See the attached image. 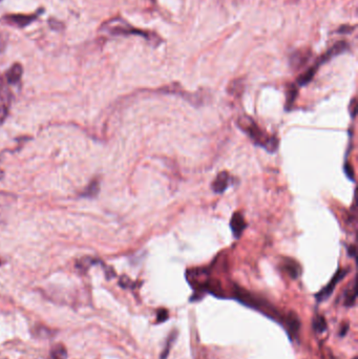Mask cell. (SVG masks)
Returning <instances> with one entry per match:
<instances>
[{
  "mask_svg": "<svg viewBox=\"0 0 358 359\" xmlns=\"http://www.w3.org/2000/svg\"><path fill=\"white\" fill-rule=\"evenodd\" d=\"M101 31L111 35H123V36H127V35H138V36L144 37L145 39H147L148 42H150L154 47H158L161 42V39L158 35L133 28V26H131L124 19L120 18V17H117V18H114L104 22L101 25Z\"/></svg>",
  "mask_w": 358,
  "mask_h": 359,
  "instance_id": "6da1fadb",
  "label": "cell"
},
{
  "mask_svg": "<svg viewBox=\"0 0 358 359\" xmlns=\"http://www.w3.org/2000/svg\"><path fill=\"white\" fill-rule=\"evenodd\" d=\"M239 128L252 140V141L261 147H264L269 153H274L279 146V141L274 137H269L263 130H261L254 121L247 116L240 117L238 121Z\"/></svg>",
  "mask_w": 358,
  "mask_h": 359,
  "instance_id": "7a4b0ae2",
  "label": "cell"
},
{
  "mask_svg": "<svg viewBox=\"0 0 358 359\" xmlns=\"http://www.w3.org/2000/svg\"><path fill=\"white\" fill-rule=\"evenodd\" d=\"M235 293H236V299L239 303L247 306V307H250L256 311L262 312L265 315H267V316H269L275 320H279V318L281 317L279 312H277L270 304H268L264 300L258 299V297L252 295L250 292L245 291L244 289L237 288Z\"/></svg>",
  "mask_w": 358,
  "mask_h": 359,
  "instance_id": "3957f363",
  "label": "cell"
},
{
  "mask_svg": "<svg viewBox=\"0 0 358 359\" xmlns=\"http://www.w3.org/2000/svg\"><path fill=\"white\" fill-rule=\"evenodd\" d=\"M41 12H43V10H39L37 13L31 15H24V14L5 15L3 17V20L6 21L8 24L17 26V28H25V26L30 25L33 21L37 19Z\"/></svg>",
  "mask_w": 358,
  "mask_h": 359,
  "instance_id": "277c9868",
  "label": "cell"
},
{
  "mask_svg": "<svg viewBox=\"0 0 358 359\" xmlns=\"http://www.w3.org/2000/svg\"><path fill=\"white\" fill-rule=\"evenodd\" d=\"M348 272V270H339L336 272V274L333 276V278L331 279V282L323 289V290H320L317 294H316V300L318 303H321L326 301L327 299H329V297L331 296V294L333 293L334 289L336 287V285L339 283V281H342V279L346 276Z\"/></svg>",
  "mask_w": 358,
  "mask_h": 359,
  "instance_id": "5b68a950",
  "label": "cell"
},
{
  "mask_svg": "<svg viewBox=\"0 0 358 359\" xmlns=\"http://www.w3.org/2000/svg\"><path fill=\"white\" fill-rule=\"evenodd\" d=\"M349 49H350V46H349V43L347 41H345V40L337 41L332 48H330L328 50L326 54H324L323 56L318 58L316 64L318 66H320L321 64L327 62V61H329L330 59H332L338 55H342V54H344V52L348 51Z\"/></svg>",
  "mask_w": 358,
  "mask_h": 359,
  "instance_id": "8992f818",
  "label": "cell"
},
{
  "mask_svg": "<svg viewBox=\"0 0 358 359\" xmlns=\"http://www.w3.org/2000/svg\"><path fill=\"white\" fill-rule=\"evenodd\" d=\"M231 183V177L230 174L227 171H222L220 172L217 178L214 179V181L211 184V188L212 190L216 192V194H224V191H226L227 188L229 187Z\"/></svg>",
  "mask_w": 358,
  "mask_h": 359,
  "instance_id": "52a82bcc",
  "label": "cell"
},
{
  "mask_svg": "<svg viewBox=\"0 0 358 359\" xmlns=\"http://www.w3.org/2000/svg\"><path fill=\"white\" fill-rule=\"evenodd\" d=\"M284 320H285V326H286V329H287V331H288V333L292 337H298L299 329H300V320L298 316V314L294 312H289L287 315H286Z\"/></svg>",
  "mask_w": 358,
  "mask_h": 359,
  "instance_id": "ba28073f",
  "label": "cell"
},
{
  "mask_svg": "<svg viewBox=\"0 0 358 359\" xmlns=\"http://www.w3.org/2000/svg\"><path fill=\"white\" fill-rule=\"evenodd\" d=\"M246 227H247V224H246V221H245L243 214L239 212H236L234 215H232L231 222H230V228H231V231H232V233H234L236 239L239 238Z\"/></svg>",
  "mask_w": 358,
  "mask_h": 359,
  "instance_id": "9c48e42d",
  "label": "cell"
},
{
  "mask_svg": "<svg viewBox=\"0 0 358 359\" xmlns=\"http://www.w3.org/2000/svg\"><path fill=\"white\" fill-rule=\"evenodd\" d=\"M310 56H311L310 50H298L297 51H294L291 55L290 63L295 68L301 67L302 65H305L307 63Z\"/></svg>",
  "mask_w": 358,
  "mask_h": 359,
  "instance_id": "30bf717a",
  "label": "cell"
},
{
  "mask_svg": "<svg viewBox=\"0 0 358 359\" xmlns=\"http://www.w3.org/2000/svg\"><path fill=\"white\" fill-rule=\"evenodd\" d=\"M23 74V68L20 63H15L5 74L6 81L8 84H16L20 81Z\"/></svg>",
  "mask_w": 358,
  "mask_h": 359,
  "instance_id": "8fae6325",
  "label": "cell"
},
{
  "mask_svg": "<svg viewBox=\"0 0 358 359\" xmlns=\"http://www.w3.org/2000/svg\"><path fill=\"white\" fill-rule=\"evenodd\" d=\"M284 270L289 274L292 278H298L300 274V267L297 261L293 259H286L284 262Z\"/></svg>",
  "mask_w": 358,
  "mask_h": 359,
  "instance_id": "7c38bea8",
  "label": "cell"
},
{
  "mask_svg": "<svg viewBox=\"0 0 358 359\" xmlns=\"http://www.w3.org/2000/svg\"><path fill=\"white\" fill-rule=\"evenodd\" d=\"M318 67H319V66L315 63L314 65H312L310 68H308L305 73L301 74V75L298 78V84L299 86H305V85H307V84H308V83L312 80L313 77L315 76V74H316V72H317Z\"/></svg>",
  "mask_w": 358,
  "mask_h": 359,
  "instance_id": "4fadbf2b",
  "label": "cell"
},
{
  "mask_svg": "<svg viewBox=\"0 0 358 359\" xmlns=\"http://www.w3.org/2000/svg\"><path fill=\"white\" fill-rule=\"evenodd\" d=\"M99 192H100V183L98 181H96V180H94L85 188L83 194H81V197L93 199V198H96L98 195H99Z\"/></svg>",
  "mask_w": 358,
  "mask_h": 359,
  "instance_id": "5bb4252c",
  "label": "cell"
},
{
  "mask_svg": "<svg viewBox=\"0 0 358 359\" xmlns=\"http://www.w3.org/2000/svg\"><path fill=\"white\" fill-rule=\"evenodd\" d=\"M96 262H98V260H96L95 258L86 256V257H83L81 259H79L76 262V268L80 271V272L85 273L86 271L89 269V267H91L92 265H95Z\"/></svg>",
  "mask_w": 358,
  "mask_h": 359,
  "instance_id": "9a60e30c",
  "label": "cell"
},
{
  "mask_svg": "<svg viewBox=\"0 0 358 359\" xmlns=\"http://www.w3.org/2000/svg\"><path fill=\"white\" fill-rule=\"evenodd\" d=\"M356 297H357V289H356V282L354 279L352 289L348 290L345 294V305L347 306V307H352V306L355 305Z\"/></svg>",
  "mask_w": 358,
  "mask_h": 359,
  "instance_id": "2e32d148",
  "label": "cell"
},
{
  "mask_svg": "<svg viewBox=\"0 0 358 359\" xmlns=\"http://www.w3.org/2000/svg\"><path fill=\"white\" fill-rule=\"evenodd\" d=\"M312 326L317 333H324V332L327 330V321L324 316H321V315H316L314 319H313Z\"/></svg>",
  "mask_w": 358,
  "mask_h": 359,
  "instance_id": "e0dca14e",
  "label": "cell"
},
{
  "mask_svg": "<svg viewBox=\"0 0 358 359\" xmlns=\"http://www.w3.org/2000/svg\"><path fill=\"white\" fill-rule=\"evenodd\" d=\"M51 357L52 359H66L67 358L66 349L62 345L55 346L51 350Z\"/></svg>",
  "mask_w": 358,
  "mask_h": 359,
  "instance_id": "ac0fdd59",
  "label": "cell"
},
{
  "mask_svg": "<svg viewBox=\"0 0 358 359\" xmlns=\"http://www.w3.org/2000/svg\"><path fill=\"white\" fill-rule=\"evenodd\" d=\"M176 338H177V332H173V333L171 334V336L168 337V339L166 341V347L164 348V350L162 351V354H161V359H167L169 351H171L172 345L174 344V341H175Z\"/></svg>",
  "mask_w": 358,
  "mask_h": 359,
  "instance_id": "d6986e66",
  "label": "cell"
},
{
  "mask_svg": "<svg viewBox=\"0 0 358 359\" xmlns=\"http://www.w3.org/2000/svg\"><path fill=\"white\" fill-rule=\"evenodd\" d=\"M0 100L2 102H10L11 100V92L8 91L2 80H0Z\"/></svg>",
  "mask_w": 358,
  "mask_h": 359,
  "instance_id": "ffe728a7",
  "label": "cell"
},
{
  "mask_svg": "<svg viewBox=\"0 0 358 359\" xmlns=\"http://www.w3.org/2000/svg\"><path fill=\"white\" fill-rule=\"evenodd\" d=\"M298 97V87L295 85L289 86L287 91V106H291Z\"/></svg>",
  "mask_w": 358,
  "mask_h": 359,
  "instance_id": "44dd1931",
  "label": "cell"
},
{
  "mask_svg": "<svg viewBox=\"0 0 358 359\" xmlns=\"http://www.w3.org/2000/svg\"><path fill=\"white\" fill-rule=\"evenodd\" d=\"M6 46H7V36L3 32L0 31V52L4 51Z\"/></svg>",
  "mask_w": 358,
  "mask_h": 359,
  "instance_id": "7402d4cb",
  "label": "cell"
},
{
  "mask_svg": "<svg viewBox=\"0 0 358 359\" xmlns=\"http://www.w3.org/2000/svg\"><path fill=\"white\" fill-rule=\"evenodd\" d=\"M49 23H50V26H51V28H52L53 30H55V31H59L60 29H63V28H64V26H63V23L60 22V21H58V20H56V19H54V18L49 19Z\"/></svg>",
  "mask_w": 358,
  "mask_h": 359,
  "instance_id": "603a6c76",
  "label": "cell"
},
{
  "mask_svg": "<svg viewBox=\"0 0 358 359\" xmlns=\"http://www.w3.org/2000/svg\"><path fill=\"white\" fill-rule=\"evenodd\" d=\"M168 318V311L167 310H160L157 314V321L158 322H163L165 320H167Z\"/></svg>",
  "mask_w": 358,
  "mask_h": 359,
  "instance_id": "cb8c5ba5",
  "label": "cell"
},
{
  "mask_svg": "<svg viewBox=\"0 0 358 359\" xmlns=\"http://www.w3.org/2000/svg\"><path fill=\"white\" fill-rule=\"evenodd\" d=\"M7 117V107L5 105H0V124L3 123V121Z\"/></svg>",
  "mask_w": 358,
  "mask_h": 359,
  "instance_id": "d4e9b609",
  "label": "cell"
},
{
  "mask_svg": "<svg viewBox=\"0 0 358 359\" xmlns=\"http://www.w3.org/2000/svg\"><path fill=\"white\" fill-rule=\"evenodd\" d=\"M120 286L122 288H131L132 287V283H131V281H130V279L128 277L122 276L120 278Z\"/></svg>",
  "mask_w": 358,
  "mask_h": 359,
  "instance_id": "484cf974",
  "label": "cell"
},
{
  "mask_svg": "<svg viewBox=\"0 0 358 359\" xmlns=\"http://www.w3.org/2000/svg\"><path fill=\"white\" fill-rule=\"evenodd\" d=\"M355 28L354 26H350V25H343L342 28H339L337 33L338 34H347V33H351Z\"/></svg>",
  "mask_w": 358,
  "mask_h": 359,
  "instance_id": "4316f807",
  "label": "cell"
},
{
  "mask_svg": "<svg viewBox=\"0 0 358 359\" xmlns=\"http://www.w3.org/2000/svg\"><path fill=\"white\" fill-rule=\"evenodd\" d=\"M351 106H352L351 113H352V117L354 118V117H355V115H356V99H353L352 104H351Z\"/></svg>",
  "mask_w": 358,
  "mask_h": 359,
  "instance_id": "83f0119b",
  "label": "cell"
},
{
  "mask_svg": "<svg viewBox=\"0 0 358 359\" xmlns=\"http://www.w3.org/2000/svg\"><path fill=\"white\" fill-rule=\"evenodd\" d=\"M3 176H4L3 172H2V171H0V180H1V179L3 178Z\"/></svg>",
  "mask_w": 358,
  "mask_h": 359,
  "instance_id": "f1b7e54d",
  "label": "cell"
},
{
  "mask_svg": "<svg viewBox=\"0 0 358 359\" xmlns=\"http://www.w3.org/2000/svg\"><path fill=\"white\" fill-rule=\"evenodd\" d=\"M2 265V262H1V260H0V266H1Z\"/></svg>",
  "mask_w": 358,
  "mask_h": 359,
  "instance_id": "f546056e",
  "label": "cell"
},
{
  "mask_svg": "<svg viewBox=\"0 0 358 359\" xmlns=\"http://www.w3.org/2000/svg\"><path fill=\"white\" fill-rule=\"evenodd\" d=\"M354 359H356V357H355V358H354Z\"/></svg>",
  "mask_w": 358,
  "mask_h": 359,
  "instance_id": "4dcf8cb0",
  "label": "cell"
}]
</instances>
